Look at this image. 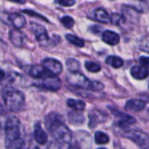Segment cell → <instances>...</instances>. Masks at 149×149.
Here are the masks:
<instances>
[{"label": "cell", "instance_id": "obj_1", "mask_svg": "<svg viewBox=\"0 0 149 149\" xmlns=\"http://www.w3.org/2000/svg\"><path fill=\"white\" fill-rule=\"evenodd\" d=\"M4 140L6 149H22L24 141L21 138L20 121L15 116H10L4 123Z\"/></svg>", "mask_w": 149, "mask_h": 149}, {"label": "cell", "instance_id": "obj_2", "mask_svg": "<svg viewBox=\"0 0 149 149\" xmlns=\"http://www.w3.org/2000/svg\"><path fill=\"white\" fill-rule=\"evenodd\" d=\"M113 128L116 134L131 140L142 149H149V136L148 134L132 129L128 124L120 120L114 122Z\"/></svg>", "mask_w": 149, "mask_h": 149}, {"label": "cell", "instance_id": "obj_3", "mask_svg": "<svg viewBox=\"0 0 149 149\" xmlns=\"http://www.w3.org/2000/svg\"><path fill=\"white\" fill-rule=\"evenodd\" d=\"M2 99L8 110L10 112H19L25 103L24 94L17 89L6 86L2 90Z\"/></svg>", "mask_w": 149, "mask_h": 149}, {"label": "cell", "instance_id": "obj_4", "mask_svg": "<svg viewBox=\"0 0 149 149\" xmlns=\"http://www.w3.org/2000/svg\"><path fill=\"white\" fill-rule=\"evenodd\" d=\"M67 80L71 85L86 90H92V91L98 92V91H101L104 88V86L101 82L91 81L84 74L79 72L71 73L70 76L67 77Z\"/></svg>", "mask_w": 149, "mask_h": 149}, {"label": "cell", "instance_id": "obj_5", "mask_svg": "<svg viewBox=\"0 0 149 149\" xmlns=\"http://www.w3.org/2000/svg\"><path fill=\"white\" fill-rule=\"evenodd\" d=\"M51 134L55 139V141L61 147V148L70 149L73 136L70 129L65 124L58 126Z\"/></svg>", "mask_w": 149, "mask_h": 149}, {"label": "cell", "instance_id": "obj_6", "mask_svg": "<svg viewBox=\"0 0 149 149\" xmlns=\"http://www.w3.org/2000/svg\"><path fill=\"white\" fill-rule=\"evenodd\" d=\"M72 149H90L92 147L90 135L86 132L79 131L73 135Z\"/></svg>", "mask_w": 149, "mask_h": 149}, {"label": "cell", "instance_id": "obj_7", "mask_svg": "<svg viewBox=\"0 0 149 149\" xmlns=\"http://www.w3.org/2000/svg\"><path fill=\"white\" fill-rule=\"evenodd\" d=\"M37 86H39L43 89H45L48 91L57 92L58 90H59L61 86V83L58 78H57L53 74H50L46 76L45 78L40 79V81L37 83Z\"/></svg>", "mask_w": 149, "mask_h": 149}, {"label": "cell", "instance_id": "obj_8", "mask_svg": "<svg viewBox=\"0 0 149 149\" xmlns=\"http://www.w3.org/2000/svg\"><path fill=\"white\" fill-rule=\"evenodd\" d=\"M62 124H65L63 117L58 113L52 112V113L47 114L46 117H45V125L46 129L50 133H52L55 128H57L58 126H60Z\"/></svg>", "mask_w": 149, "mask_h": 149}, {"label": "cell", "instance_id": "obj_9", "mask_svg": "<svg viewBox=\"0 0 149 149\" xmlns=\"http://www.w3.org/2000/svg\"><path fill=\"white\" fill-rule=\"evenodd\" d=\"M42 65L52 74L53 75H58L62 72V65L61 63L55 59V58H46L42 61Z\"/></svg>", "mask_w": 149, "mask_h": 149}, {"label": "cell", "instance_id": "obj_10", "mask_svg": "<svg viewBox=\"0 0 149 149\" xmlns=\"http://www.w3.org/2000/svg\"><path fill=\"white\" fill-rule=\"evenodd\" d=\"M31 31L35 34L37 41L40 44H45L49 41V36L45 28L37 23H31Z\"/></svg>", "mask_w": 149, "mask_h": 149}, {"label": "cell", "instance_id": "obj_11", "mask_svg": "<svg viewBox=\"0 0 149 149\" xmlns=\"http://www.w3.org/2000/svg\"><path fill=\"white\" fill-rule=\"evenodd\" d=\"M26 72L32 78H36V79H42L44 78H45L46 76L52 74L50 73L43 65H31L27 67Z\"/></svg>", "mask_w": 149, "mask_h": 149}, {"label": "cell", "instance_id": "obj_12", "mask_svg": "<svg viewBox=\"0 0 149 149\" xmlns=\"http://www.w3.org/2000/svg\"><path fill=\"white\" fill-rule=\"evenodd\" d=\"M122 16L126 21L136 23L139 19V11L132 6H124L122 8Z\"/></svg>", "mask_w": 149, "mask_h": 149}, {"label": "cell", "instance_id": "obj_13", "mask_svg": "<svg viewBox=\"0 0 149 149\" xmlns=\"http://www.w3.org/2000/svg\"><path fill=\"white\" fill-rule=\"evenodd\" d=\"M146 107V102L142 100H130L125 105V109L130 112H141Z\"/></svg>", "mask_w": 149, "mask_h": 149}, {"label": "cell", "instance_id": "obj_14", "mask_svg": "<svg viewBox=\"0 0 149 149\" xmlns=\"http://www.w3.org/2000/svg\"><path fill=\"white\" fill-rule=\"evenodd\" d=\"M9 38L15 46L21 47L24 45L25 35L18 30H10L9 32Z\"/></svg>", "mask_w": 149, "mask_h": 149}, {"label": "cell", "instance_id": "obj_15", "mask_svg": "<svg viewBox=\"0 0 149 149\" xmlns=\"http://www.w3.org/2000/svg\"><path fill=\"white\" fill-rule=\"evenodd\" d=\"M108 109L111 111V113L115 116L117 117L118 119H120V121H122V122H125L128 125H131V124H134L136 123V120L134 117L131 116L130 114L127 113H123V112H120L113 107H108Z\"/></svg>", "mask_w": 149, "mask_h": 149}, {"label": "cell", "instance_id": "obj_16", "mask_svg": "<svg viewBox=\"0 0 149 149\" xmlns=\"http://www.w3.org/2000/svg\"><path fill=\"white\" fill-rule=\"evenodd\" d=\"M34 137L36 141L40 145H44L47 142V134L44 131L39 122H37L34 126Z\"/></svg>", "mask_w": 149, "mask_h": 149}, {"label": "cell", "instance_id": "obj_17", "mask_svg": "<svg viewBox=\"0 0 149 149\" xmlns=\"http://www.w3.org/2000/svg\"><path fill=\"white\" fill-rule=\"evenodd\" d=\"M8 19H9L10 23L17 30H19V29L23 28L25 25V23H26V20H25L24 17L23 15H21V14H18V13H10L8 16Z\"/></svg>", "mask_w": 149, "mask_h": 149}, {"label": "cell", "instance_id": "obj_18", "mask_svg": "<svg viewBox=\"0 0 149 149\" xmlns=\"http://www.w3.org/2000/svg\"><path fill=\"white\" fill-rule=\"evenodd\" d=\"M67 119L70 124L74 126H80L85 122V117L81 112L79 111H70L67 113Z\"/></svg>", "mask_w": 149, "mask_h": 149}, {"label": "cell", "instance_id": "obj_19", "mask_svg": "<svg viewBox=\"0 0 149 149\" xmlns=\"http://www.w3.org/2000/svg\"><path fill=\"white\" fill-rule=\"evenodd\" d=\"M102 40L110 45H116L120 42V35L113 31H105L102 33Z\"/></svg>", "mask_w": 149, "mask_h": 149}, {"label": "cell", "instance_id": "obj_20", "mask_svg": "<svg viewBox=\"0 0 149 149\" xmlns=\"http://www.w3.org/2000/svg\"><path fill=\"white\" fill-rule=\"evenodd\" d=\"M131 75L136 79H145L148 77L149 71L148 68L142 65H134L130 70Z\"/></svg>", "mask_w": 149, "mask_h": 149}, {"label": "cell", "instance_id": "obj_21", "mask_svg": "<svg viewBox=\"0 0 149 149\" xmlns=\"http://www.w3.org/2000/svg\"><path fill=\"white\" fill-rule=\"evenodd\" d=\"M93 17L95 20L100 23H104V24H107L111 21V18H110L111 17L109 16L107 11L105 10L103 8H98L94 10L93 12Z\"/></svg>", "mask_w": 149, "mask_h": 149}, {"label": "cell", "instance_id": "obj_22", "mask_svg": "<svg viewBox=\"0 0 149 149\" xmlns=\"http://www.w3.org/2000/svg\"><path fill=\"white\" fill-rule=\"evenodd\" d=\"M89 127L90 128H94L98 124L103 122L105 120V116L97 111H93L92 113H89Z\"/></svg>", "mask_w": 149, "mask_h": 149}, {"label": "cell", "instance_id": "obj_23", "mask_svg": "<svg viewBox=\"0 0 149 149\" xmlns=\"http://www.w3.org/2000/svg\"><path fill=\"white\" fill-rule=\"evenodd\" d=\"M67 106L73 109L74 111H79V112H82L84 111V109L86 108V103L82 100H73V99H69L66 102Z\"/></svg>", "mask_w": 149, "mask_h": 149}, {"label": "cell", "instance_id": "obj_24", "mask_svg": "<svg viewBox=\"0 0 149 149\" xmlns=\"http://www.w3.org/2000/svg\"><path fill=\"white\" fill-rule=\"evenodd\" d=\"M106 63L108 65H110L115 69L120 68L124 65L123 59L120 57H117V56H108L106 58Z\"/></svg>", "mask_w": 149, "mask_h": 149}, {"label": "cell", "instance_id": "obj_25", "mask_svg": "<svg viewBox=\"0 0 149 149\" xmlns=\"http://www.w3.org/2000/svg\"><path fill=\"white\" fill-rule=\"evenodd\" d=\"M65 38H66V40H67L69 43H71L72 45H75V46H77V47H80V48H81V47H84V45H85L84 40H83L82 38H80L75 36V35H72V34H66V35H65Z\"/></svg>", "mask_w": 149, "mask_h": 149}, {"label": "cell", "instance_id": "obj_26", "mask_svg": "<svg viewBox=\"0 0 149 149\" xmlns=\"http://www.w3.org/2000/svg\"><path fill=\"white\" fill-rule=\"evenodd\" d=\"M66 67L67 69L69 70V72L71 73H76L78 72V71L79 70V67H80V65H79V62L74 58H68L66 60Z\"/></svg>", "mask_w": 149, "mask_h": 149}, {"label": "cell", "instance_id": "obj_27", "mask_svg": "<svg viewBox=\"0 0 149 149\" xmlns=\"http://www.w3.org/2000/svg\"><path fill=\"white\" fill-rule=\"evenodd\" d=\"M94 140L95 142L98 145H104L109 142V136L106 134H104L103 132H96L95 135H94Z\"/></svg>", "mask_w": 149, "mask_h": 149}, {"label": "cell", "instance_id": "obj_28", "mask_svg": "<svg viewBox=\"0 0 149 149\" xmlns=\"http://www.w3.org/2000/svg\"><path fill=\"white\" fill-rule=\"evenodd\" d=\"M85 67L88 72H98L101 69V67L99 64L93 62V61H86Z\"/></svg>", "mask_w": 149, "mask_h": 149}, {"label": "cell", "instance_id": "obj_29", "mask_svg": "<svg viewBox=\"0 0 149 149\" xmlns=\"http://www.w3.org/2000/svg\"><path fill=\"white\" fill-rule=\"evenodd\" d=\"M60 22H61V24H62L66 29H72V28L73 27L74 24H75L74 19H73L72 17H70V16H65V17H61Z\"/></svg>", "mask_w": 149, "mask_h": 149}, {"label": "cell", "instance_id": "obj_30", "mask_svg": "<svg viewBox=\"0 0 149 149\" xmlns=\"http://www.w3.org/2000/svg\"><path fill=\"white\" fill-rule=\"evenodd\" d=\"M139 48L145 52L149 53V36H144L139 43Z\"/></svg>", "mask_w": 149, "mask_h": 149}, {"label": "cell", "instance_id": "obj_31", "mask_svg": "<svg viewBox=\"0 0 149 149\" xmlns=\"http://www.w3.org/2000/svg\"><path fill=\"white\" fill-rule=\"evenodd\" d=\"M111 22L115 25H122L123 23H125V19L122 15H119L117 13H113L111 16Z\"/></svg>", "mask_w": 149, "mask_h": 149}, {"label": "cell", "instance_id": "obj_32", "mask_svg": "<svg viewBox=\"0 0 149 149\" xmlns=\"http://www.w3.org/2000/svg\"><path fill=\"white\" fill-rule=\"evenodd\" d=\"M23 12H24V13H26V14L29 15V16L36 17H38V18H41V19H43V20H45V22H48V20H47L45 17H43L42 15L37 13V12H35V11H32V10H24Z\"/></svg>", "mask_w": 149, "mask_h": 149}, {"label": "cell", "instance_id": "obj_33", "mask_svg": "<svg viewBox=\"0 0 149 149\" xmlns=\"http://www.w3.org/2000/svg\"><path fill=\"white\" fill-rule=\"evenodd\" d=\"M56 3H58L60 5H63V6H66V7H70V6H72L75 4V1H72V0H58V1H55Z\"/></svg>", "mask_w": 149, "mask_h": 149}, {"label": "cell", "instance_id": "obj_34", "mask_svg": "<svg viewBox=\"0 0 149 149\" xmlns=\"http://www.w3.org/2000/svg\"><path fill=\"white\" fill-rule=\"evenodd\" d=\"M139 62L141 63V65L146 67V68H149V58L148 57H145V56H141L139 58Z\"/></svg>", "mask_w": 149, "mask_h": 149}, {"label": "cell", "instance_id": "obj_35", "mask_svg": "<svg viewBox=\"0 0 149 149\" xmlns=\"http://www.w3.org/2000/svg\"><path fill=\"white\" fill-rule=\"evenodd\" d=\"M45 149H62L61 148V147L56 142V141H52L50 144H49V146L46 148Z\"/></svg>", "mask_w": 149, "mask_h": 149}, {"label": "cell", "instance_id": "obj_36", "mask_svg": "<svg viewBox=\"0 0 149 149\" xmlns=\"http://www.w3.org/2000/svg\"><path fill=\"white\" fill-rule=\"evenodd\" d=\"M90 31H91L93 33H94V34H98V33L100 32L101 27H100V26H98V25H93V26L90 27Z\"/></svg>", "mask_w": 149, "mask_h": 149}, {"label": "cell", "instance_id": "obj_37", "mask_svg": "<svg viewBox=\"0 0 149 149\" xmlns=\"http://www.w3.org/2000/svg\"><path fill=\"white\" fill-rule=\"evenodd\" d=\"M98 149H107V148H98Z\"/></svg>", "mask_w": 149, "mask_h": 149}, {"label": "cell", "instance_id": "obj_38", "mask_svg": "<svg viewBox=\"0 0 149 149\" xmlns=\"http://www.w3.org/2000/svg\"><path fill=\"white\" fill-rule=\"evenodd\" d=\"M148 89H149V81H148Z\"/></svg>", "mask_w": 149, "mask_h": 149}]
</instances>
